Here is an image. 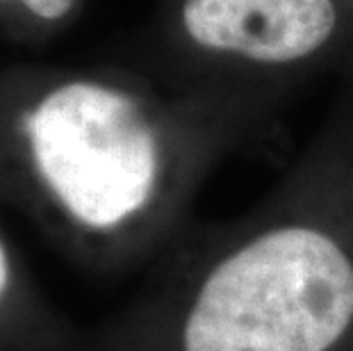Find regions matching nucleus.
I'll return each instance as SVG.
<instances>
[{
    "label": "nucleus",
    "mask_w": 353,
    "mask_h": 351,
    "mask_svg": "<svg viewBox=\"0 0 353 351\" xmlns=\"http://www.w3.org/2000/svg\"><path fill=\"white\" fill-rule=\"evenodd\" d=\"M342 3H347V5L351 7V10H353V0H342Z\"/></svg>",
    "instance_id": "6"
},
{
    "label": "nucleus",
    "mask_w": 353,
    "mask_h": 351,
    "mask_svg": "<svg viewBox=\"0 0 353 351\" xmlns=\"http://www.w3.org/2000/svg\"><path fill=\"white\" fill-rule=\"evenodd\" d=\"M134 66L262 130L310 82L353 76L342 0H160Z\"/></svg>",
    "instance_id": "3"
},
{
    "label": "nucleus",
    "mask_w": 353,
    "mask_h": 351,
    "mask_svg": "<svg viewBox=\"0 0 353 351\" xmlns=\"http://www.w3.org/2000/svg\"><path fill=\"white\" fill-rule=\"evenodd\" d=\"M85 0H0V23L17 39L46 41L78 19Z\"/></svg>",
    "instance_id": "5"
},
{
    "label": "nucleus",
    "mask_w": 353,
    "mask_h": 351,
    "mask_svg": "<svg viewBox=\"0 0 353 351\" xmlns=\"http://www.w3.org/2000/svg\"><path fill=\"white\" fill-rule=\"evenodd\" d=\"M78 333L0 223V351H69Z\"/></svg>",
    "instance_id": "4"
},
{
    "label": "nucleus",
    "mask_w": 353,
    "mask_h": 351,
    "mask_svg": "<svg viewBox=\"0 0 353 351\" xmlns=\"http://www.w3.org/2000/svg\"><path fill=\"white\" fill-rule=\"evenodd\" d=\"M134 64L0 71V203L94 279L144 274L194 223L199 192L255 135Z\"/></svg>",
    "instance_id": "1"
},
{
    "label": "nucleus",
    "mask_w": 353,
    "mask_h": 351,
    "mask_svg": "<svg viewBox=\"0 0 353 351\" xmlns=\"http://www.w3.org/2000/svg\"><path fill=\"white\" fill-rule=\"evenodd\" d=\"M69 351H353V85L251 210L196 223Z\"/></svg>",
    "instance_id": "2"
}]
</instances>
